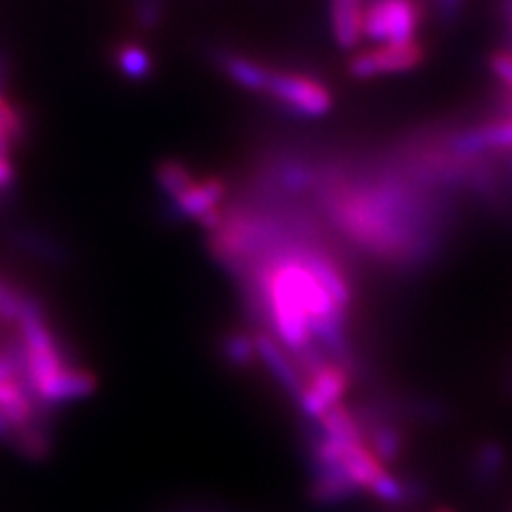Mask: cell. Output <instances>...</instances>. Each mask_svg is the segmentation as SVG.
<instances>
[{
  "mask_svg": "<svg viewBox=\"0 0 512 512\" xmlns=\"http://www.w3.org/2000/svg\"><path fill=\"white\" fill-rule=\"evenodd\" d=\"M0 316L18 325L24 378L41 406L67 404L94 393V374L67 359V352L35 299L5 286Z\"/></svg>",
  "mask_w": 512,
  "mask_h": 512,
  "instance_id": "6da1fadb",
  "label": "cell"
},
{
  "mask_svg": "<svg viewBox=\"0 0 512 512\" xmlns=\"http://www.w3.org/2000/svg\"><path fill=\"white\" fill-rule=\"evenodd\" d=\"M423 13L421 0H370L363 11V35L376 43L414 41Z\"/></svg>",
  "mask_w": 512,
  "mask_h": 512,
  "instance_id": "7a4b0ae2",
  "label": "cell"
},
{
  "mask_svg": "<svg viewBox=\"0 0 512 512\" xmlns=\"http://www.w3.org/2000/svg\"><path fill=\"white\" fill-rule=\"evenodd\" d=\"M265 94L284 107L288 114L299 118H320L329 114L333 105L329 88L306 73L271 71Z\"/></svg>",
  "mask_w": 512,
  "mask_h": 512,
  "instance_id": "3957f363",
  "label": "cell"
},
{
  "mask_svg": "<svg viewBox=\"0 0 512 512\" xmlns=\"http://www.w3.org/2000/svg\"><path fill=\"white\" fill-rule=\"evenodd\" d=\"M425 60V50L419 41L380 43L374 50L357 52L350 58L348 71L357 79H370L391 73H404L419 67Z\"/></svg>",
  "mask_w": 512,
  "mask_h": 512,
  "instance_id": "277c9868",
  "label": "cell"
},
{
  "mask_svg": "<svg viewBox=\"0 0 512 512\" xmlns=\"http://www.w3.org/2000/svg\"><path fill=\"white\" fill-rule=\"evenodd\" d=\"M227 197V184L222 178H197L188 190H184L178 199L167 201L171 218L178 220H201L207 214H212L222 207V201Z\"/></svg>",
  "mask_w": 512,
  "mask_h": 512,
  "instance_id": "5b68a950",
  "label": "cell"
},
{
  "mask_svg": "<svg viewBox=\"0 0 512 512\" xmlns=\"http://www.w3.org/2000/svg\"><path fill=\"white\" fill-rule=\"evenodd\" d=\"M333 37L344 50L357 47L363 35L365 0H329Z\"/></svg>",
  "mask_w": 512,
  "mask_h": 512,
  "instance_id": "8992f818",
  "label": "cell"
},
{
  "mask_svg": "<svg viewBox=\"0 0 512 512\" xmlns=\"http://www.w3.org/2000/svg\"><path fill=\"white\" fill-rule=\"evenodd\" d=\"M508 468V453L504 444L489 440L478 444L476 453L470 461V476L478 487L491 489L495 483H500Z\"/></svg>",
  "mask_w": 512,
  "mask_h": 512,
  "instance_id": "52a82bcc",
  "label": "cell"
},
{
  "mask_svg": "<svg viewBox=\"0 0 512 512\" xmlns=\"http://www.w3.org/2000/svg\"><path fill=\"white\" fill-rule=\"evenodd\" d=\"M220 67L237 86H242L250 92H261V94H265L271 71H274L261 62H256L242 54H233V52L220 54Z\"/></svg>",
  "mask_w": 512,
  "mask_h": 512,
  "instance_id": "ba28073f",
  "label": "cell"
},
{
  "mask_svg": "<svg viewBox=\"0 0 512 512\" xmlns=\"http://www.w3.org/2000/svg\"><path fill=\"white\" fill-rule=\"evenodd\" d=\"M367 493L374 495L376 500L384 502V504H393V506H402L408 504L412 500L419 498L423 495V489L419 485L410 483V480L404 478H397L395 474H391L389 470H384L374 483L372 487L367 489Z\"/></svg>",
  "mask_w": 512,
  "mask_h": 512,
  "instance_id": "9c48e42d",
  "label": "cell"
},
{
  "mask_svg": "<svg viewBox=\"0 0 512 512\" xmlns=\"http://www.w3.org/2000/svg\"><path fill=\"white\" fill-rule=\"evenodd\" d=\"M26 135V124L20 109L11 103L9 96L0 90V156L9 158L15 146Z\"/></svg>",
  "mask_w": 512,
  "mask_h": 512,
  "instance_id": "30bf717a",
  "label": "cell"
},
{
  "mask_svg": "<svg viewBox=\"0 0 512 512\" xmlns=\"http://www.w3.org/2000/svg\"><path fill=\"white\" fill-rule=\"evenodd\" d=\"M197 182L195 173H192L180 160H165L156 167V184L163 190L167 201L178 199L184 190H188Z\"/></svg>",
  "mask_w": 512,
  "mask_h": 512,
  "instance_id": "8fae6325",
  "label": "cell"
},
{
  "mask_svg": "<svg viewBox=\"0 0 512 512\" xmlns=\"http://www.w3.org/2000/svg\"><path fill=\"white\" fill-rule=\"evenodd\" d=\"M118 71L128 79H143L152 73V56L139 43H122L114 52Z\"/></svg>",
  "mask_w": 512,
  "mask_h": 512,
  "instance_id": "7c38bea8",
  "label": "cell"
},
{
  "mask_svg": "<svg viewBox=\"0 0 512 512\" xmlns=\"http://www.w3.org/2000/svg\"><path fill=\"white\" fill-rule=\"evenodd\" d=\"M224 359L231 361L237 367H246L256 361V348H254V335L252 333H229L222 342Z\"/></svg>",
  "mask_w": 512,
  "mask_h": 512,
  "instance_id": "4fadbf2b",
  "label": "cell"
},
{
  "mask_svg": "<svg viewBox=\"0 0 512 512\" xmlns=\"http://www.w3.org/2000/svg\"><path fill=\"white\" fill-rule=\"evenodd\" d=\"M491 71L512 90V52H495L491 58Z\"/></svg>",
  "mask_w": 512,
  "mask_h": 512,
  "instance_id": "5bb4252c",
  "label": "cell"
},
{
  "mask_svg": "<svg viewBox=\"0 0 512 512\" xmlns=\"http://www.w3.org/2000/svg\"><path fill=\"white\" fill-rule=\"evenodd\" d=\"M160 7H163V0H137V20L152 28L160 18Z\"/></svg>",
  "mask_w": 512,
  "mask_h": 512,
  "instance_id": "9a60e30c",
  "label": "cell"
},
{
  "mask_svg": "<svg viewBox=\"0 0 512 512\" xmlns=\"http://www.w3.org/2000/svg\"><path fill=\"white\" fill-rule=\"evenodd\" d=\"M434 3H436L440 18L448 22V20L457 18V15L463 9V5H466V0H434Z\"/></svg>",
  "mask_w": 512,
  "mask_h": 512,
  "instance_id": "2e32d148",
  "label": "cell"
},
{
  "mask_svg": "<svg viewBox=\"0 0 512 512\" xmlns=\"http://www.w3.org/2000/svg\"><path fill=\"white\" fill-rule=\"evenodd\" d=\"M15 184V167L11 158L0 156V190H7Z\"/></svg>",
  "mask_w": 512,
  "mask_h": 512,
  "instance_id": "e0dca14e",
  "label": "cell"
},
{
  "mask_svg": "<svg viewBox=\"0 0 512 512\" xmlns=\"http://www.w3.org/2000/svg\"><path fill=\"white\" fill-rule=\"evenodd\" d=\"M504 387H506V393H508V395H512V361H510V367H508V372H506Z\"/></svg>",
  "mask_w": 512,
  "mask_h": 512,
  "instance_id": "ac0fdd59",
  "label": "cell"
},
{
  "mask_svg": "<svg viewBox=\"0 0 512 512\" xmlns=\"http://www.w3.org/2000/svg\"><path fill=\"white\" fill-rule=\"evenodd\" d=\"M506 22L510 28V35H512V0H506Z\"/></svg>",
  "mask_w": 512,
  "mask_h": 512,
  "instance_id": "d6986e66",
  "label": "cell"
},
{
  "mask_svg": "<svg viewBox=\"0 0 512 512\" xmlns=\"http://www.w3.org/2000/svg\"><path fill=\"white\" fill-rule=\"evenodd\" d=\"M3 293H5V284L0 282V299H3Z\"/></svg>",
  "mask_w": 512,
  "mask_h": 512,
  "instance_id": "ffe728a7",
  "label": "cell"
},
{
  "mask_svg": "<svg viewBox=\"0 0 512 512\" xmlns=\"http://www.w3.org/2000/svg\"><path fill=\"white\" fill-rule=\"evenodd\" d=\"M436 512H453V510H448V508H442V510H436Z\"/></svg>",
  "mask_w": 512,
  "mask_h": 512,
  "instance_id": "44dd1931",
  "label": "cell"
}]
</instances>
